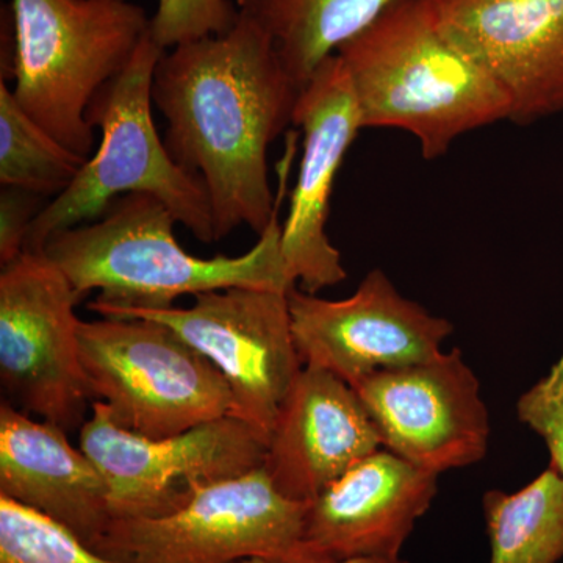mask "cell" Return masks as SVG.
Segmentation results:
<instances>
[{
	"label": "cell",
	"instance_id": "6da1fadb",
	"mask_svg": "<svg viewBox=\"0 0 563 563\" xmlns=\"http://www.w3.org/2000/svg\"><path fill=\"white\" fill-rule=\"evenodd\" d=\"M301 90L268 33L242 14L231 32L180 44L157 63L152 102L168 124L165 144L206 185L217 242L272 224L280 198L268 151L292 124Z\"/></svg>",
	"mask_w": 563,
	"mask_h": 563
},
{
	"label": "cell",
	"instance_id": "7a4b0ae2",
	"mask_svg": "<svg viewBox=\"0 0 563 563\" xmlns=\"http://www.w3.org/2000/svg\"><path fill=\"white\" fill-rule=\"evenodd\" d=\"M177 220L150 195L114 199L99 220L54 233L43 254L81 298L99 290L88 309H168L184 295L232 287L288 292L282 258L279 210L258 242L239 257L199 258L177 243Z\"/></svg>",
	"mask_w": 563,
	"mask_h": 563
},
{
	"label": "cell",
	"instance_id": "3957f363",
	"mask_svg": "<svg viewBox=\"0 0 563 563\" xmlns=\"http://www.w3.org/2000/svg\"><path fill=\"white\" fill-rule=\"evenodd\" d=\"M363 129H398L420 144L424 161L496 122L512 107L498 84L444 35L428 0H395L336 51Z\"/></svg>",
	"mask_w": 563,
	"mask_h": 563
},
{
	"label": "cell",
	"instance_id": "277c9868",
	"mask_svg": "<svg viewBox=\"0 0 563 563\" xmlns=\"http://www.w3.org/2000/svg\"><path fill=\"white\" fill-rule=\"evenodd\" d=\"M165 52L147 33L125 69L96 92L87 120L101 131L98 150L33 221L24 252L41 254L54 233L99 220L125 195L154 196L199 242H217L206 185L174 162L152 120V81Z\"/></svg>",
	"mask_w": 563,
	"mask_h": 563
},
{
	"label": "cell",
	"instance_id": "5b68a950",
	"mask_svg": "<svg viewBox=\"0 0 563 563\" xmlns=\"http://www.w3.org/2000/svg\"><path fill=\"white\" fill-rule=\"evenodd\" d=\"M10 77L22 110L88 161L96 92L131 63L151 18L129 0H11Z\"/></svg>",
	"mask_w": 563,
	"mask_h": 563
},
{
	"label": "cell",
	"instance_id": "8992f818",
	"mask_svg": "<svg viewBox=\"0 0 563 563\" xmlns=\"http://www.w3.org/2000/svg\"><path fill=\"white\" fill-rule=\"evenodd\" d=\"M79 344L91 398L128 431L166 439L233 412L217 366L162 322L80 321Z\"/></svg>",
	"mask_w": 563,
	"mask_h": 563
},
{
	"label": "cell",
	"instance_id": "52a82bcc",
	"mask_svg": "<svg viewBox=\"0 0 563 563\" xmlns=\"http://www.w3.org/2000/svg\"><path fill=\"white\" fill-rule=\"evenodd\" d=\"M307 507L261 466L199 488L172 514L111 518L91 550L117 563H307Z\"/></svg>",
	"mask_w": 563,
	"mask_h": 563
},
{
	"label": "cell",
	"instance_id": "ba28073f",
	"mask_svg": "<svg viewBox=\"0 0 563 563\" xmlns=\"http://www.w3.org/2000/svg\"><path fill=\"white\" fill-rule=\"evenodd\" d=\"M81 296L41 252H22L0 273V383L7 402L80 429L91 395L80 361Z\"/></svg>",
	"mask_w": 563,
	"mask_h": 563
},
{
	"label": "cell",
	"instance_id": "9c48e42d",
	"mask_svg": "<svg viewBox=\"0 0 563 563\" xmlns=\"http://www.w3.org/2000/svg\"><path fill=\"white\" fill-rule=\"evenodd\" d=\"M91 412L79 446L106 477L111 518L172 514L199 488L265 463V437L232 415L150 439L117 424L102 401H92Z\"/></svg>",
	"mask_w": 563,
	"mask_h": 563
},
{
	"label": "cell",
	"instance_id": "30bf717a",
	"mask_svg": "<svg viewBox=\"0 0 563 563\" xmlns=\"http://www.w3.org/2000/svg\"><path fill=\"white\" fill-rule=\"evenodd\" d=\"M195 298L188 309H111L101 317L143 318L173 329L222 374L232 393V417L268 443L282 402L303 368L288 292L232 287Z\"/></svg>",
	"mask_w": 563,
	"mask_h": 563
},
{
	"label": "cell",
	"instance_id": "8fae6325",
	"mask_svg": "<svg viewBox=\"0 0 563 563\" xmlns=\"http://www.w3.org/2000/svg\"><path fill=\"white\" fill-rule=\"evenodd\" d=\"M288 303L302 365L335 374L350 385L373 373L439 357L454 332L453 322L402 296L383 269L366 274L342 301L295 287Z\"/></svg>",
	"mask_w": 563,
	"mask_h": 563
},
{
	"label": "cell",
	"instance_id": "7c38bea8",
	"mask_svg": "<svg viewBox=\"0 0 563 563\" xmlns=\"http://www.w3.org/2000/svg\"><path fill=\"white\" fill-rule=\"evenodd\" d=\"M351 387L383 448L424 472L463 468L487 454V406L457 347L432 361L369 374Z\"/></svg>",
	"mask_w": 563,
	"mask_h": 563
},
{
	"label": "cell",
	"instance_id": "4fadbf2b",
	"mask_svg": "<svg viewBox=\"0 0 563 563\" xmlns=\"http://www.w3.org/2000/svg\"><path fill=\"white\" fill-rule=\"evenodd\" d=\"M302 132V157L282 224V258L288 279L317 295L347 277L342 254L325 232L333 184L362 131L361 111L339 55L321 63L303 85L292 114Z\"/></svg>",
	"mask_w": 563,
	"mask_h": 563
},
{
	"label": "cell",
	"instance_id": "5bb4252c",
	"mask_svg": "<svg viewBox=\"0 0 563 563\" xmlns=\"http://www.w3.org/2000/svg\"><path fill=\"white\" fill-rule=\"evenodd\" d=\"M437 24L501 87L510 121L563 113V0H428Z\"/></svg>",
	"mask_w": 563,
	"mask_h": 563
},
{
	"label": "cell",
	"instance_id": "9a60e30c",
	"mask_svg": "<svg viewBox=\"0 0 563 563\" xmlns=\"http://www.w3.org/2000/svg\"><path fill=\"white\" fill-rule=\"evenodd\" d=\"M437 479L385 448L363 459L309 503L307 563L399 559L435 498Z\"/></svg>",
	"mask_w": 563,
	"mask_h": 563
},
{
	"label": "cell",
	"instance_id": "2e32d148",
	"mask_svg": "<svg viewBox=\"0 0 563 563\" xmlns=\"http://www.w3.org/2000/svg\"><path fill=\"white\" fill-rule=\"evenodd\" d=\"M380 448L354 388L335 374L303 366L274 421L263 468L282 495L309 504Z\"/></svg>",
	"mask_w": 563,
	"mask_h": 563
},
{
	"label": "cell",
	"instance_id": "e0dca14e",
	"mask_svg": "<svg viewBox=\"0 0 563 563\" xmlns=\"http://www.w3.org/2000/svg\"><path fill=\"white\" fill-rule=\"evenodd\" d=\"M66 433L0 404V496L46 515L91 548L111 520L109 485Z\"/></svg>",
	"mask_w": 563,
	"mask_h": 563
},
{
	"label": "cell",
	"instance_id": "ac0fdd59",
	"mask_svg": "<svg viewBox=\"0 0 563 563\" xmlns=\"http://www.w3.org/2000/svg\"><path fill=\"white\" fill-rule=\"evenodd\" d=\"M395 0H236L240 14L268 33L301 87L344 43L368 29Z\"/></svg>",
	"mask_w": 563,
	"mask_h": 563
},
{
	"label": "cell",
	"instance_id": "d6986e66",
	"mask_svg": "<svg viewBox=\"0 0 563 563\" xmlns=\"http://www.w3.org/2000/svg\"><path fill=\"white\" fill-rule=\"evenodd\" d=\"M490 563H559L563 559V477L548 466L521 490L483 499Z\"/></svg>",
	"mask_w": 563,
	"mask_h": 563
},
{
	"label": "cell",
	"instance_id": "ffe728a7",
	"mask_svg": "<svg viewBox=\"0 0 563 563\" xmlns=\"http://www.w3.org/2000/svg\"><path fill=\"white\" fill-rule=\"evenodd\" d=\"M87 162L41 129L0 81V184L55 199Z\"/></svg>",
	"mask_w": 563,
	"mask_h": 563
},
{
	"label": "cell",
	"instance_id": "44dd1931",
	"mask_svg": "<svg viewBox=\"0 0 563 563\" xmlns=\"http://www.w3.org/2000/svg\"><path fill=\"white\" fill-rule=\"evenodd\" d=\"M0 563H117L46 515L0 496Z\"/></svg>",
	"mask_w": 563,
	"mask_h": 563
},
{
	"label": "cell",
	"instance_id": "7402d4cb",
	"mask_svg": "<svg viewBox=\"0 0 563 563\" xmlns=\"http://www.w3.org/2000/svg\"><path fill=\"white\" fill-rule=\"evenodd\" d=\"M151 36L162 49H173L235 27L240 10L232 0H157Z\"/></svg>",
	"mask_w": 563,
	"mask_h": 563
},
{
	"label": "cell",
	"instance_id": "603a6c76",
	"mask_svg": "<svg viewBox=\"0 0 563 563\" xmlns=\"http://www.w3.org/2000/svg\"><path fill=\"white\" fill-rule=\"evenodd\" d=\"M517 413L521 422L542 437L551 466L563 477V352L550 373L521 395Z\"/></svg>",
	"mask_w": 563,
	"mask_h": 563
},
{
	"label": "cell",
	"instance_id": "cb8c5ba5",
	"mask_svg": "<svg viewBox=\"0 0 563 563\" xmlns=\"http://www.w3.org/2000/svg\"><path fill=\"white\" fill-rule=\"evenodd\" d=\"M52 199L18 187L0 191V262H13L24 252L33 221Z\"/></svg>",
	"mask_w": 563,
	"mask_h": 563
},
{
	"label": "cell",
	"instance_id": "d4e9b609",
	"mask_svg": "<svg viewBox=\"0 0 563 563\" xmlns=\"http://www.w3.org/2000/svg\"><path fill=\"white\" fill-rule=\"evenodd\" d=\"M242 563H279L265 561V559H247V561H243ZM317 563H409L399 559H384V558H354V559H344V561H335V562H317Z\"/></svg>",
	"mask_w": 563,
	"mask_h": 563
},
{
	"label": "cell",
	"instance_id": "484cf974",
	"mask_svg": "<svg viewBox=\"0 0 563 563\" xmlns=\"http://www.w3.org/2000/svg\"><path fill=\"white\" fill-rule=\"evenodd\" d=\"M239 563H242V562H239Z\"/></svg>",
	"mask_w": 563,
	"mask_h": 563
}]
</instances>
